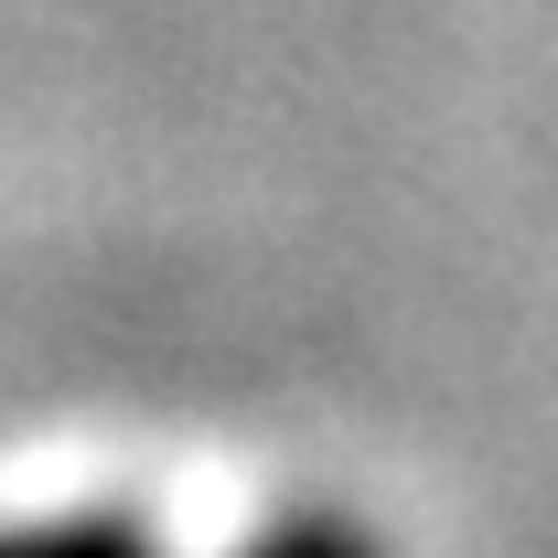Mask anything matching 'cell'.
I'll return each instance as SVG.
<instances>
[{
  "label": "cell",
  "mask_w": 558,
  "mask_h": 558,
  "mask_svg": "<svg viewBox=\"0 0 558 558\" xmlns=\"http://www.w3.org/2000/svg\"><path fill=\"white\" fill-rule=\"evenodd\" d=\"M0 558H161V548L130 515H33V526H0ZM247 558H376V548L344 515H301V526H279L269 548H247Z\"/></svg>",
  "instance_id": "cell-1"
}]
</instances>
